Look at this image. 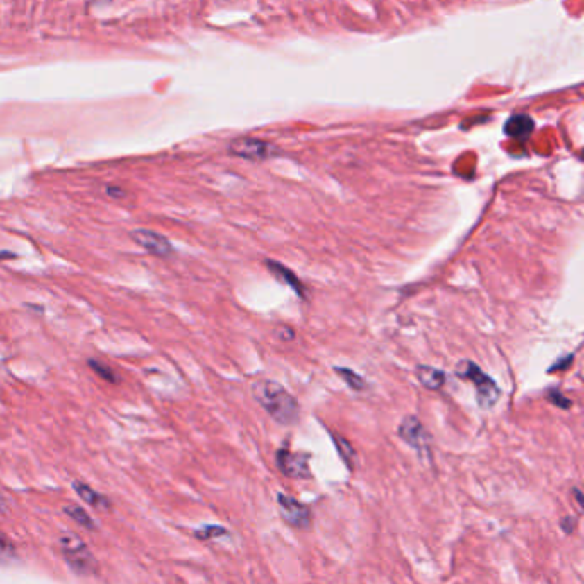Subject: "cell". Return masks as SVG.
I'll return each instance as SVG.
<instances>
[{"label": "cell", "instance_id": "15", "mask_svg": "<svg viewBox=\"0 0 584 584\" xmlns=\"http://www.w3.org/2000/svg\"><path fill=\"white\" fill-rule=\"evenodd\" d=\"M336 374L339 375V377L343 379V381L346 382V384L350 386L353 390H363L367 388V384H365V381L362 377H360L359 374H355L353 370H350V368H343V367H336L334 368Z\"/></svg>", "mask_w": 584, "mask_h": 584}, {"label": "cell", "instance_id": "8", "mask_svg": "<svg viewBox=\"0 0 584 584\" xmlns=\"http://www.w3.org/2000/svg\"><path fill=\"white\" fill-rule=\"evenodd\" d=\"M130 237H132L134 242L139 243L142 249L158 255V257H168V255L173 254V246L162 233L153 232V230L137 228L130 233Z\"/></svg>", "mask_w": 584, "mask_h": 584}, {"label": "cell", "instance_id": "9", "mask_svg": "<svg viewBox=\"0 0 584 584\" xmlns=\"http://www.w3.org/2000/svg\"><path fill=\"white\" fill-rule=\"evenodd\" d=\"M266 266H268L269 273H271L276 280L281 281L283 284H286L288 288H291L300 298H305L307 291L304 283L298 280V276L295 275L290 268H286V266H283L281 262L276 261H266Z\"/></svg>", "mask_w": 584, "mask_h": 584}, {"label": "cell", "instance_id": "13", "mask_svg": "<svg viewBox=\"0 0 584 584\" xmlns=\"http://www.w3.org/2000/svg\"><path fill=\"white\" fill-rule=\"evenodd\" d=\"M64 513L67 514L74 523H78L79 526H83L84 529H89V531H94V529H96V523H94L93 517H91L89 514L83 509V507L76 506V504H69V506L64 507Z\"/></svg>", "mask_w": 584, "mask_h": 584}, {"label": "cell", "instance_id": "5", "mask_svg": "<svg viewBox=\"0 0 584 584\" xmlns=\"http://www.w3.org/2000/svg\"><path fill=\"white\" fill-rule=\"evenodd\" d=\"M310 454L309 452H293L290 449H280L276 454V465L280 472L288 478H298V480H307L312 476L309 466Z\"/></svg>", "mask_w": 584, "mask_h": 584}, {"label": "cell", "instance_id": "4", "mask_svg": "<svg viewBox=\"0 0 584 584\" xmlns=\"http://www.w3.org/2000/svg\"><path fill=\"white\" fill-rule=\"evenodd\" d=\"M230 153L239 158L250 160V162H262V160L273 158L280 151L275 144L268 141L257 139V137H239L230 142Z\"/></svg>", "mask_w": 584, "mask_h": 584}, {"label": "cell", "instance_id": "6", "mask_svg": "<svg viewBox=\"0 0 584 584\" xmlns=\"http://www.w3.org/2000/svg\"><path fill=\"white\" fill-rule=\"evenodd\" d=\"M278 509L281 519L290 526L298 529H307L312 524V513L305 504L298 502L297 499L286 494H278Z\"/></svg>", "mask_w": 584, "mask_h": 584}, {"label": "cell", "instance_id": "22", "mask_svg": "<svg viewBox=\"0 0 584 584\" xmlns=\"http://www.w3.org/2000/svg\"><path fill=\"white\" fill-rule=\"evenodd\" d=\"M572 494H574V497H576V504H578L579 509H583V502H584V499H583V492H581V488L576 487L574 490H572Z\"/></svg>", "mask_w": 584, "mask_h": 584}, {"label": "cell", "instance_id": "18", "mask_svg": "<svg viewBox=\"0 0 584 584\" xmlns=\"http://www.w3.org/2000/svg\"><path fill=\"white\" fill-rule=\"evenodd\" d=\"M225 535H226V529L221 526H204L196 531V536L199 540H213V538H218V536H225Z\"/></svg>", "mask_w": 584, "mask_h": 584}, {"label": "cell", "instance_id": "21", "mask_svg": "<svg viewBox=\"0 0 584 584\" xmlns=\"http://www.w3.org/2000/svg\"><path fill=\"white\" fill-rule=\"evenodd\" d=\"M576 526H578V519H576L574 516H565L560 519V528L564 529L565 535H571V533H574Z\"/></svg>", "mask_w": 584, "mask_h": 584}, {"label": "cell", "instance_id": "23", "mask_svg": "<svg viewBox=\"0 0 584 584\" xmlns=\"http://www.w3.org/2000/svg\"><path fill=\"white\" fill-rule=\"evenodd\" d=\"M108 194L115 196V197H122L123 192L122 191H117V189H113V187H108Z\"/></svg>", "mask_w": 584, "mask_h": 584}, {"label": "cell", "instance_id": "14", "mask_svg": "<svg viewBox=\"0 0 584 584\" xmlns=\"http://www.w3.org/2000/svg\"><path fill=\"white\" fill-rule=\"evenodd\" d=\"M333 443L336 444V449H338L339 456H341V459H343V463L346 465V468L352 472L353 461H355V451H353L352 444H350L346 439H343V437L336 436V433H333Z\"/></svg>", "mask_w": 584, "mask_h": 584}, {"label": "cell", "instance_id": "2", "mask_svg": "<svg viewBox=\"0 0 584 584\" xmlns=\"http://www.w3.org/2000/svg\"><path fill=\"white\" fill-rule=\"evenodd\" d=\"M58 547L69 567L79 576H93L98 572V562L86 543L76 533H64L58 538Z\"/></svg>", "mask_w": 584, "mask_h": 584}, {"label": "cell", "instance_id": "19", "mask_svg": "<svg viewBox=\"0 0 584 584\" xmlns=\"http://www.w3.org/2000/svg\"><path fill=\"white\" fill-rule=\"evenodd\" d=\"M549 401L553 404V406L562 408V410H569V408H572V401L569 400V397H565L560 390H550Z\"/></svg>", "mask_w": 584, "mask_h": 584}, {"label": "cell", "instance_id": "17", "mask_svg": "<svg viewBox=\"0 0 584 584\" xmlns=\"http://www.w3.org/2000/svg\"><path fill=\"white\" fill-rule=\"evenodd\" d=\"M12 558H16V547L9 536L0 531V560H12Z\"/></svg>", "mask_w": 584, "mask_h": 584}, {"label": "cell", "instance_id": "12", "mask_svg": "<svg viewBox=\"0 0 584 584\" xmlns=\"http://www.w3.org/2000/svg\"><path fill=\"white\" fill-rule=\"evenodd\" d=\"M417 377L420 384L423 388L430 390H439L444 388L445 384V374L439 368L429 367V365H418L417 367Z\"/></svg>", "mask_w": 584, "mask_h": 584}, {"label": "cell", "instance_id": "10", "mask_svg": "<svg viewBox=\"0 0 584 584\" xmlns=\"http://www.w3.org/2000/svg\"><path fill=\"white\" fill-rule=\"evenodd\" d=\"M72 488H74L76 494L79 495V499H81L83 502H86L87 506L94 507V509H98V510H110L112 502L108 501L105 495L98 494L96 490H93V488H91L87 483H83V481H74V483H72Z\"/></svg>", "mask_w": 584, "mask_h": 584}, {"label": "cell", "instance_id": "16", "mask_svg": "<svg viewBox=\"0 0 584 584\" xmlns=\"http://www.w3.org/2000/svg\"><path fill=\"white\" fill-rule=\"evenodd\" d=\"M87 363H89V367L93 368V370L96 372V374L100 375V377L103 379V381L112 382V384L119 382V379H117V374H115V372H113L112 367H108V365H105L103 362H98V360H93V359H91Z\"/></svg>", "mask_w": 584, "mask_h": 584}, {"label": "cell", "instance_id": "24", "mask_svg": "<svg viewBox=\"0 0 584 584\" xmlns=\"http://www.w3.org/2000/svg\"><path fill=\"white\" fill-rule=\"evenodd\" d=\"M7 507V502H6V497L2 495V492H0V513H3Z\"/></svg>", "mask_w": 584, "mask_h": 584}, {"label": "cell", "instance_id": "11", "mask_svg": "<svg viewBox=\"0 0 584 584\" xmlns=\"http://www.w3.org/2000/svg\"><path fill=\"white\" fill-rule=\"evenodd\" d=\"M533 130H535V122H533L531 117L523 115V113L513 115L506 123V134L513 137V139L524 141Z\"/></svg>", "mask_w": 584, "mask_h": 584}, {"label": "cell", "instance_id": "3", "mask_svg": "<svg viewBox=\"0 0 584 584\" xmlns=\"http://www.w3.org/2000/svg\"><path fill=\"white\" fill-rule=\"evenodd\" d=\"M456 375L465 381H470L476 389V401L481 408H492L501 400V389L490 375L485 374L476 363L463 360L456 367Z\"/></svg>", "mask_w": 584, "mask_h": 584}, {"label": "cell", "instance_id": "1", "mask_svg": "<svg viewBox=\"0 0 584 584\" xmlns=\"http://www.w3.org/2000/svg\"><path fill=\"white\" fill-rule=\"evenodd\" d=\"M254 400L262 406V410L281 425H293L300 417V408L297 400L288 393L283 386L271 379H261L252 386Z\"/></svg>", "mask_w": 584, "mask_h": 584}, {"label": "cell", "instance_id": "7", "mask_svg": "<svg viewBox=\"0 0 584 584\" xmlns=\"http://www.w3.org/2000/svg\"><path fill=\"white\" fill-rule=\"evenodd\" d=\"M401 439L411 449L418 452V456H430V436L417 417H406L397 429Z\"/></svg>", "mask_w": 584, "mask_h": 584}, {"label": "cell", "instance_id": "20", "mask_svg": "<svg viewBox=\"0 0 584 584\" xmlns=\"http://www.w3.org/2000/svg\"><path fill=\"white\" fill-rule=\"evenodd\" d=\"M574 362V355H565L562 357L560 360H557L556 363L552 365V367L549 368V372H556V370H565V368L571 367V363Z\"/></svg>", "mask_w": 584, "mask_h": 584}]
</instances>
